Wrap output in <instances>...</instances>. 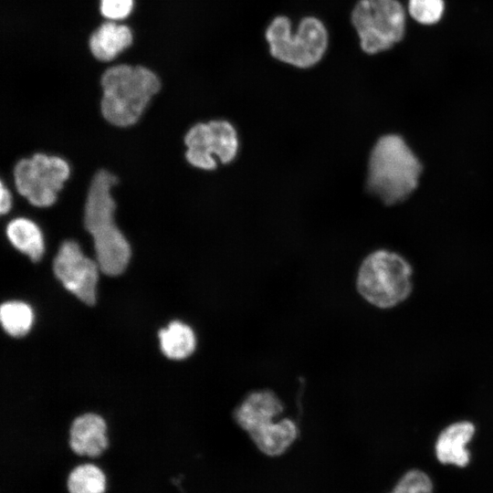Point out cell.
<instances>
[{"label": "cell", "instance_id": "obj_1", "mask_svg": "<svg viewBox=\"0 0 493 493\" xmlns=\"http://www.w3.org/2000/svg\"><path fill=\"white\" fill-rule=\"evenodd\" d=\"M423 164L404 138L382 135L368 158L366 189L386 205L408 199L418 187Z\"/></svg>", "mask_w": 493, "mask_h": 493}, {"label": "cell", "instance_id": "obj_2", "mask_svg": "<svg viewBox=\"0 0 493 493\" xmlns=\"http://www.w3.org/2000/svg\"><path fill=\"white\" fill-rule=\"evenodd\" d=\"M117 177L106 170L93 177L87 197L84 225L92 236L100 269L106 275L122 273L131 257V246L114 223L116 208L110 189Z\"/></svg>", "mask_w": 493, "mask_h": 493}, {"label": "cell", "instance_id": "obj_3", "mask_svg": "<svg viewBox=\"0 0 493 493\" xmlns=\"http://www.w3.org/2000/svg\"><path fill=\"white\" fill-rule=\"evenodd\" d=\"M101 85L102 115L119 127L134 124L161 88L158 77L152 70L129 65L108 68L102 75Z\"/></svg>", "mask_w": 493, "mask_h": 493}, {"label": "cell", "instance_id": "obj_4", "mask_svg": "<svg viewBox=\"0 0 493 493\" xmlns=\"http://www.w3.org/2000/svg\"><path fill=\"white\" fill-rule=\"evenodd\" d=\"M413 268L401 255L377 249L362 262L357 289L371 304L391 308L404 300L412 290Z\"/></svg>", "mask_w": 493, "mask_h": 493}, {"label": "cell", "instance_id": "obj_5", "mask_svg": "<svg viewBox=\"0 0 493 493\" xmlns=\"http://www.w3.org/2000/svg\"><path fill=\"white\" fill-rule=\"evenodd\" d=\"M265 37L272 57L299 68L318 64L329 44L327 28L315 16L303 17L295 32L291 31L287 16H276L267 27Z\"/></svg>", "mask_w": 493, "mask_h": 493}, {"label": "cell", "instance_id": "obj_6", "mask_svg": "<svg viewBox=\"0 0 493 493\" xmlns=\"http://www.w3.org/2000/svg\"><path fill=\"white\" fill-rule=\"evenodd\" d=\"M406 12L399 0H359L351 21L362 50L376 55L402 42L406 33Z\"/></svg>", "mask_w": 493, "mask_h": 493}, {"label": "cell", "instance_id": "obj_7", "mask_svg": "<svg viewBox=\"0 0 493 493\" xmlns=\"http://www.w3.org/2000/svg\"><path fill=\"white\" fill-rule=\"evenodd\" d=\"M188 163L199 169H216L232 163L239 150V139L235 126L226 120H213L194 125L184 136Z\"/></svg>", "mask_w": 493, "mask_h": 493}, {"label": "cell", "instance_id": "obj_8", "mask_svg": "<svg viewBox=\"0 0 493 493\" xmlns=\"http://www.w3.org/2000/svg\"><path fill=\"white\" fill-rule=\"evenodd\" d=\"M68 176L69 166L64 159L42 153L19 161L14 169L17 192L39 207L55 203Z\"/></svg>", "mask_w": 493, "mask_h": 493}, {"label": "cell", "instance_id": "obj_9", "mask_svg": "<svg viewBox=\"0 0 493 493\" xmlns=\"http://www.w3.org/2000/svg\"><path fill=\"white\" fill-rule=\"evenodd\" d=\"M53 269L62 285L87 305L96 300L97 262L84 256L75 241L62 243L54 259Z\"/></svg>", "mask_w": 493, "mask_h": 493}, {"label": "cell", "instance_id": "obj_10", "mask_svg": "<svg viewBox=\"0 0 493 493\" xmlns=\"http://www.w3.org/2000/svg\"><path fill=\"white\" fill-rule=\"evenodd\" d=\"M107 425L102 417L86 414L77 417L69 429L68 444L79 456L97 457L108 447Z\"/></svg>", "mask_w": 493, "mask_h": 493}, {"label": "cell", "instance_id": "obj_11", "mask_svg": "<svg viewBox=\"0 0 493 493\" xmlns=\"http://www.w3.org/2000/svg\"><path fill=\"white\" fill-rule=\"evenodd\" d=\"M283 404L271 391L251 393L236 408L234 417L237 425L247 433L273 421L282 413Z\"/></svg>", "mask_w": 493, "mask_h": 493}, {"label": "cell", "instance_id": "obj_12", "mask_svg": "<svg viewBox=\"0 0 493 493\" xmlns=\"http://www.w3.org/2000/svg\"><path fill=\"white\" fill-rule=\"evenodd\" d=\"M475 433V426L469 422L450 425L439 435L435 443V455L442 464L466 467L470 459L466 448Z\"/></svg>", "mask_w": 493, "mask_h": 493}, {"label": "cell", "instance_id": "obj_13", "mask_svg": "<svg viewBox=\"0 0 493 493\" xmlns=\"http://www.w3.org/2000/svg\"><path fill=\"white\" fill-rule=\"evenodd\" d=\"M257 447L265 455L278 456L285 453L298 436L296 424L288 418L270 421L248 433Z\"/></svg>", "mask_w": 493, "mask_h": 493}, {"label": "cell", "instance_id": "obj_14", "mask_svg": "<svg viewBox=\"0 0 493 493\" xmlns=\"http://www.w3.org/2000/svg\"><path fill=\"white\" fill-rule=\"evenodd\" d=\"M131 41L132 35L128 26L107 22L91 35L89 48L96 58L109 61L127 48Z\"/></svg>", "mask_w": 493, "mask_h": 493}, {"label": "cell", "instance_id": "obj_15", "mask_svg": "<svg viewBox=\"0 0 493 493\" xmlns=\"http://www.w3.org/2000/svg\"><path fill=\"white\" fill-rule=\"evenodd\" d=\"M6 236L11 244L33 261H38L45 250L43 235L39 227L26 218H16L6 226Z\"/></svg>", "mask_w": 493, "mask_h": 493}, {"label": "cell", "instance_id": "obj_16", "mask_svg": "<svg viewBox=\"0 0 493 493\" xmlns=\"http://www.w3.org/2000/svg\"><path fill=\"white\" fill-rule=\"evenodd\" d=\"M160 347L163 353L173 360L190 356L195 349V336L186 324L173 320L159 331Z\"/></svg>", "mask_w": 493, "mask_h": 493}, {"label": "cell", "instance_id": "obj_17", "mask_svg": "<svg viewBox=\"0 0 493 493\" xmlns=\"http://www.w3.org/2000/svg\"><path fill=\"white\" fill-rule=\"evenodd\" d=\"M66 487L68 493H105L107 479L101 468L85 463L69 471Z\"/></svg>", "mask_w": 493, "mask_h": 493}, {"label": "cell", "instance_id": "obj_18", "mask_svg": "<svg viewBox=\"0 0 493 493\" xmlns=\"http://www.w3.org/2000/svg\"><path fill=\"white\" fill-rule=\"evenodd\" d=\"M0 320L4 330L13 337L26 335L33 322L31 308L21 301H8L1 305Z\"/></svg>", "mask_w": 493, "mask_h": 493}, {"label": "cell", "instance_id": "obj_19", "mask_svg": "<svg viewBox=\"0 0 493 493\" xmlns=\"http://www.w3.org/2000/svg\"><path fill=\"white\" fill-rule=\"evenodd\" d=\"M406 11L419 25L430 26L438 24L446 12L445 0H407Z\"/></svg>", "mask_w": 493, "mask_h": 493}, {"label": "cell", "instance_id": "obj_20", "mask_svg": "<svg viewBox=\"0 0 493 493\" xmlns=\"http://www.w3.org/2000/svg\"><path fill=\"white\" fill-rule=\"evenodd\" d=\"M391 493H433V485L425 473L412 469L399 479Z\"/></svg>", "mask_w": 493, "mask_h": 493}, {"label": "cell", "instance_id": "obj_21", "mask_svg": "<svg viewBox=\"0 0 493 493\" xmlns=\"http://www.w3.org/2000/svg\"><path fill=\"white\" fill-rule=\"evenodd\" d=\"M132 0H100V11L109 19H122L131 11Z\"/></svg>", "mask_w": 493, "mask_h": 493}, {"label": "cell", "instance_id": "obj_22", "mask_svg": "<svg viewBox=\"0 0 493 493\" xmlns=\"http://www.w3.org/2000/svg\"><path fill=\"white\" fill-rule=\"evenodd\" d=\"M0 212L2 215L7 214L12 205L11 194L4 185V183L1 182V190H0Z\"/></svg>", "mask_w": 493, "mask_h": 493}]
</instances>
